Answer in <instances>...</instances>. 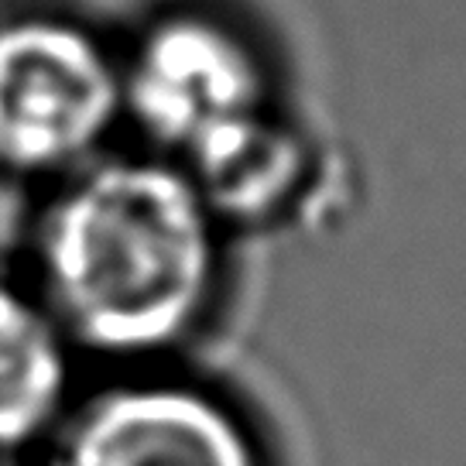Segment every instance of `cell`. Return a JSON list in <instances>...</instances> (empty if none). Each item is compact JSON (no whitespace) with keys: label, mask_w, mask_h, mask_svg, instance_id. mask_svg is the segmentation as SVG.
Here are the masks:
<instances>
[{"label":"cell","mask_w":466,"mask_h":466,"mask_svg":"<svg viewBox=\"0 0 466 466\" xmlns=\"http://www.w3.org/2000/svg\"><path fill=\"white\" fill-rule=\"evenodd\" d=\"M223 244L189 172L124 141L35 192L17 268L89 370L165 367L217 309Z\"/></svg>","instance_id":"cell-1"},{"label":"cell","mask_w":466,"mask_h":466,"mask_svg":"<svg viewBox=\"0 0 466 466\" xmlns=\"http://www.w3.org/2000/svg\"><path fill=\"white\" fill-rule=\"evenodd\" d=\"M124 141L120 35L66 4L0 7V182L35 196Z\"/></svg>","instance_id":"cell-2"},{"label":"cell","mask_w":466,"mask_h":466,"mask_svg":"<svg viewBox=\"0 0 466 466\" xmlns=\"http://www.w3.org/2000/svg\"><path fill=\"white\" fill-rule=\"evenodd\" d=\"M127 141L189 165L271 114L248 35L199 4H165L120 35Z\"/></svg>","instance_id":"cell-3"},{"label":"cell","mask_w":466,"mask_h":466,"mask_svg":"<svg viewBox=\"0 0 466 466\" xmlns=\"http://www.w3.org/2000/svg\"><path fill=\"white\" fill-rule=\"evenodd\" d=\"M28 466H271L248 415L182 364L89 370Z\"/></svg>","instance_id":"cell-4"},{"label":"cell","mask_w":466,"mask_h":466,"mask_svg":"<svg viewBox=\"0 0 466 466\" xmlns=\"http://www.w3.org/2000/svg\"><path fill=\"white\" fill-rule=\"evenodd\" d=\"M89 367L17 264H0V466H28Z\"/></svg>","instance_id":"cell-5"}]
</instances>
